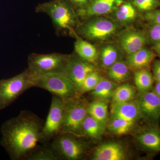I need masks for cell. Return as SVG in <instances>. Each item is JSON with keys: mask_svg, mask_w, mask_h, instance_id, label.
Instances as JSON below:
<instances>
[{"mask_svg": "<svg viewBox=\"0 0 160 160\" xmlns=\"http://www.w3.org/2000/svg\"><path fill=\"white\" fill-rule=\"evenodd\" d=\"M154 48L156 52L160 55V42L155 44Z\"/></svg>", "mask_w": 160, "mask_h": 160, "instance_id": "cell-36", "label": "cell"}, {"mask_svg": "<svg viewBox=\"0 0 160 160\" xmlns=\"http://www.w3.org/2000/svg\"><path fill=\"white\" fill-rule=\"evenodd\" d=\"M152 90L160 98V82H155Z\"/></svg>", "mask_w": 160, "mask_h": 160, "instance_id": "cell-35", "label": "cell"}, {"mask_svg": "<svg viewBox=\"0 0 160 160\" xmlns=\"http://www.w3.org/2000/svg\"><path fill=\"white\" fill-rule=\"evenodd\" d=\"M64 102L61 98L52 95L50 108L44 122L40 138L41 144H48L61 132L64 114Z\"/></svg>", "mask_w": 160, "mask_h": 160, "instance_id": "cell-8", "label": "cell"}, {"mask_svg": "<svg viewBox=\"0 0 160 160\" xmlns=\"http://www.w3.org/2000/svg\"><path fill=\"white\" fill-rule=\"evenodd\" d=\"M25 160H61L50 143L42 144L29 155Z\"/></svg>", "mask_w": 160, "mask_h": 160, "instance_id": "cell-24", "label": "cell"}, {"mask_svg": "<svg viewBox=\"0 0 160 160\" xmlns=\"http://www.w3.org/2000/svg\"><path fill=\"white\" fill-rule=\"evenodd\" d=\"M138 104L142 119L147 124H159L160 120V98L152 91L139 93Z\"/></svg>", "mask_w": 160, "mask_h": 160, "instance_id": "cell-9", "label": "cell"}, {"mask_svg": "<svg viewBox=\"0 0 160 160\" xmlns=\"http://www.w3.org/2000/svg\"><path fill=\"white\" fill-rule=\"evenodd\" d=\"M155 55L150 49L143 48L129 55L127 64L129 67L136 69H147L153 62Z\"/></svg>", "mask_w": 160, "mask_h": 160, "instance_id": "cell-18", "label": "cell"}, {"mask_svg": "<svg viewBox=\"0 0 160 160\" xmlns=\"http://www.w3.org/2000/svg\"><path fill=\"white\" fill-rule=\"evenodd\" d=\"M134 80L139 93L152 90L155 81L152 73L148 69H137L134 73Z\"/></svg>", "mask_w": 160, "mask_h": 160, "instance_id": "cell-21", "label": "cell"}, {"mask_svg": "<svg viewBox=\"0 0 160 160\" xmlns=\"http://www.w3.org/2000/svg\"><path fill=\"white\" fill-rule=\"evenodd\" d=\"M133 4L138 9L146 12L160 7V0H133Z\"/></svg>", "mask_w": 160, "mask_h": 160, "instance_id": "cell-30", "label": "cell"}, {"mask_svg": "<svg viewBox=\"0 0 160 160\" xmlns=\"http://www.w3.org/2000/svg\"><path fill=\"white\" fill-rule=\"evenodd\" d=\"M106 126L88 114L82 124L80 137L91 140L99 139L105 132Z\"/></svg>", "mask_w": 160, "mask_h": 160, "instance_id": "cell-17", "label": "cell"}, {"mask_svg": "<svg viewBox=\"0 0 160 160\" xmlns=\"http://www.w3.org/2000/svg\"></svg>", "mask_w": 160, "mask_h": 160, "instance_id": "cell-37", "label": "cell"}, {"mask_svg": "<svg viewBox=\"0 0 160 160\" xmlns=\"http://www.w3.org/2000/svg\"><path fill=\"white\" fill-rule=\"evenodd\" d=\"M121 2V0H91L86 8L78 10V13L84 18L107 14Z\"/></svg>", "mask_w": 160, "mask_h": 160, "instance_id": "cell-15", "label": "cell"}, {"mask_svg": "<svg viewBox=\"0 0 160 160\" xmlns=\"http://www.w3.org/2000/svg\"><path fill=\"white\" fill-rule=\"evenodd\" d=\"M102 78L96 70L89 73L83 81L79 90V95L82 96L87 92L92 91Z\"/></svg>", "mask_w": 160, "mask_h": 160, "instance_id": "cell-27", "label": "cell"}, {"mask_svg": "<svg viewBox=\"0 0 160 160\" xmlns=\"http://www.w3.org/2000/svg\"><path fill=\"white\" fill-rule=\"evenodd\" d=\"M95 70L96 69L93 64L82 59L78 56H69L66 74L76 87L78 93L85 78L89 73Z\"/></svg>", "mask_w": 160, "mask_h": 160, "instance_id": "cell-11", "label": "cell"}, {"mask_svg": "<svg viewBox=\"0 0 160 160\" xmlns=\"http://www.w3.org/2000/svg\"><path fill=\"white\" fill-rule=\"evenodd\" d=\"M88 114L92 117L107 126L109 120L107 103L102 100L95 99L88 105Z\"/></svg>", "mask_w": 160, "mask_h": 160, "instance_id": "cell-22", "label": "cell"}, {"mask_svg": "<svg viewBox=\"0 0 160 160\" xmlns=\"http://www.w3.org/2000/svg\"><path fill=\"white\" fill-rule=\"evenodd\" d=\"M36 79L27 69L13 77L0 80V110L11 105L26 90L35 87Z\"/></svg>", "mask_w": 160, "mask_h": 160, "instance_id": "cell-3", "label": "cell"}, {"mask_svg": "<svg viewBox=\"0 0 160 160\" xmlns=\"http://www.w3.org/2000/svg\"><path fill=\"white\" fill-rule=\"evenodd\" d=\"M117 29L115 23L109 20L101 19L91 20L80 28V32L90 40L105 39L114 34Z\"/></svg>", "mask_w": 160, "mask_h": 160, "instance_id": "cell-10", "label": "cell"}, {"mask_svg": "<svg viewBox=\"0 0 160 160\" xmlns=\"http://www.w3.org/2000/svg\"><path fill=\"white\" fill-rule=\"evenodd\" d=\"M152 70L155 82H160V60H157L153 62Z\"/></svg>", "mask_w": 160, "mask_h": 160, "instance_id": "cell-33", "label": "cell"}, {"mask_svg": "<svg viewBox=\"0 0 160 160\" xmlns=\"http://www.w3.org/2000/svg\"><path fill=\"white\" fill-rule=\"evenodd\" d=\"M129 67L127 63L122 62H117L109 67L108 76L116 82H123L129 77Z\"/></svg>", "mask_w": 160, "mask_h": 160, "instance_id": "cell-26", "label": "cell"}, {"mask_svg": "<svg viewBox=\"0 0 160 160\" xmlns=\"http://www.w3.org/2000/svg\"><path fill=\"white\" fill-rule=\"evenodd\" d=\"M127 158L125 147L116 142L103 143L96 147L91 153L93 160H124Z\"/></svg>", "mask_w": 160, "mask_h": 160, "instance_id": "cell-13", "label": "cell"}, {"mask_svg": "<svg viewBox=\"0 0 160 160\" xmlns=\"http://www.w3.org/2000/svg\"><path fill=\"white\" fill-rule=\"evenodd\" d=\"M147 38L144 33L138 31H130L123 35L120 40L122 49L129 55L144 48Z\"/></svg>", "mask_w": 160, "mask_h": 160, "instance_id": "cell-16", "label": "cell"}, {"mask_svg": "<svg viewBox=\"0 0 160 160\" xmlns=\"http://www.w3.org/2000/svg\"><path fill=\"white\" fill-rule=\"evenodd\" d=\"M44 122L33 112L22 110L2 123L0 145L10 159L25 160L40 146Z\"/></svg>", "mask_w": 160, "mask_h": 160, "instance_id": "cell-1", "label": "cell"}, {"mask_svg": "<svg viewBox=\"0 0 160 160\" xmlns=\"http://www.w3.org/2000/svg\"><path fill=\"white\" fill-rule=\"evenodd\" d=\"M76 53L79 57L93 64L98 58V52L95 46L86 40L77 38L74 43Z\"/></svg>", "mask_w": 160, "mask_h": 160, "instance_id": "cell-19", "label": "cell"}, {"mask_svg": "<svg viewBox=\"0 0 160 160\" xmlns=\"http://www.w3.org/2000/svg\"><path fill=\"white\" fill-rule=\"evenodd\" d=\"M118 54L114 46H107L104 47L101 52V61L103 66L109 68L118 62Z\"/></svg>", "mask_w": 160, "mask_h": 160, "instance_id": "cell-28", "label": "cell"}, {"mask_svg": "<svg viewBox=\"0 0 160 160\" xmlns=\"http://www.w3.org/2000/svg\"><path fill=\"white\" fill-rule=\"evenodd\" d=\"M70 2L79 8V9H84L86 8L91 2V0H69Z\"/></svg>", "mask_w": 160, "mask_h": 160, "instance_id": "cell-34", "label": "cell"}, {"mask_svg": "<svg viewBox=\"0 0 160 160\" xmlns=\"http://www.w3.org/2000/svg\"><path fill=\"white\" fill-rule=\"evenodd\" d=\"M145 19L151 24L160 25V9H156L146 12Z\"/></svg>", "mask_w": 160, "mask_h": 160, "instance_id": "cell-32", "label": "cell"}, {"mask_svg": "<svg viewBox=\"0 0 160 160\" xmlns=\"http://www.w3.org/2000/svg\"><path fill=\"white\" fill-rule=\"evenodd\" d=\"M116 16L120 22H129L136 17V12L134 7L131 4L125 3L118 9Z\"/></svg>", "mask_w": 160, "mask_h": 160, "instance_id": "cell-29", "label": "cell"}, {"mask_svg": "<svg viewBox=\"0 0 160 160\" xmlns=\"http://www.w3.org/2000/svg\"><path fill=\"white\" fill-rule=\"evenodd\" d=\"M116 84L113 81L102 78L95 88L90 92L91 96L108 103L111 100Z\"/></svg>", "mask_w": 160, "mask_h": 160, "instance_id": "cell-20", "label": "cell"}, {"mask_svg": "<svg viewBox=\"0 0 160 160\" xmlns=\"http://www.w3.org/2000/svg\"><path fill=\"white\" fill-rule=\"evenodd\" d=\"M151 24L148 32V37L152 42L156 44L160 42V25Z\"/></svg>", "mask_w": 160, "mask_h": 160, "instance_id": "cell-31", "label": "cell"}, {"mask_svg": "<svg viewBox=\"0 0 160 160\" xmlns=\"http://www.w3.org/2000/svg\"><path fill=\"white\" fill-rule=\"evenodd\" d=\"M89 103L82 96H78L64 102L61 133H70L80 137L82 124L88 114Z\"/></svg>", "mask_w": 160, "mask_h": 160, "instance_id": "cell-5", "label": "cell"}, {"mask_svg": "<svg viewBox=\"0 0 160 160\" xmlns=\"http://www.w3.org/2000/svg\"><path fill=\"white\" fill-rule=\"evenodd\" d=\"M69 55L60 53H32L28 58V69L36 78L51 73H64Z\"/></svg>", "mask_w": 160, "mask_h": 160, "instance_id": "cell-4", "label": "cell"}, {"mask_svg": "<svg viewBox=\"0 0 160 160\" xmlns=\"http://www.w3.org/2000/svg\"><path fill=\"white\" fill-rule=\"evenodd\" d=\"M69 0H51L39 4L38 13L49 16L58 31H72L76 23V16Z\"/></svg>", "mask_w": 160, "mask_h": 160, "instance_id": "cell-2", "label": "cell"}, {"mask_svg": "<svg viewBox=\"0 0 160 160\" xmlns=\"http://www.w3.org/2000/svg\"><path fill=\"white\" fill-rule=\"evenodd\" d=\"M135 122L118 117L110 115L107 126L111 133L122 135L129 132L133 128Z\"/></svg>", "mask_w": 160, "mask_h": 160, "instance_id": "cell-23", "label": "cell"}, {"mask_svg": "<svg viewBox=\"0 0 160 160\" xmlns=\"http://www.w3.org/2000/svg\"><path fill=\"white\" fill-rule=\"evenodd\" d=\"M137 142L141 149L152 154L160 153V128L159 124H147L138 133Z\"/></svg>", "mask_w": 160, "mask_h": 160, "instance_id": "cell-12", "label": "cell"}, {"mask_svg": "<svg viewBox=\"0 0 160 160\" xmlns=\"http://www.w3.org/2000/svg\"><path fill=\"white\" fill-rule=\"evenodd\" d=\"M136 93V91L134 87L129 84H123L115 89L112 103L125 102L134 100Z\"/></svg>", "mask_w": 160, "mask_h": 160, "instance_id": "cell-25", "label": "cell"}, {"mask_svg": "<svg viewBox=\"0 0 160 160\" xmlns=\"http://www.w3.org/2000/svg\"><path fill=\"white\" fill-rule=\"evenodd\" d=\"M82 138L70 133H60L50 142V145L61 160L82 159L89 153L90 146Z\"/></svg>", "mask_w": 160, "mask_h": 160, "instance_id": "cell-6", "label": "cell"}, {"mask_svg": "<svg viewBox=\"0 0 160 160\" xmlns=\"http://www.w3.org/2000/svg\"><path fill=\"white\" fill-rule=\"evenodd\" d=\"M110 115L135 123L142 119L137 99L125 102L112 103Z\"/></svg>", "mask_w": 160, "mask_h": 160, "instance_id": "cell-14", "label": "cell"}, {"mask_svg": "<svg viewBox=\"0 0 160 160\" xmlns=\"http://www.w3.org/2000/svg\"><path fill=\"white\" fill-rule=\"evenodd\" d=\"M35 87L49 92L64 102L79 95L73 83L64 73H51L37 78Z\"/></svg>", "mask_w": 160, "mask_h": 160, "instance_id": "cell-7", "label": "cell"}]
</instances>
